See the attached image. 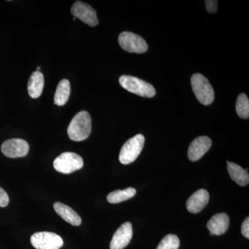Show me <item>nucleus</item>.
Instances as JSON below:
<instances>
[{
    "mask_svg": "<svg viewBox=\"0 0 249 249\" xmlns=\"http://www.w3.org/2000/svg\"><path fill=\"white\" fill-rule=\"evenodd\" d=\"M91 131V116L86 111L78 112L73 118L67 128L69 137L73 142H83L88 139Z\"/></svg>",
    "mask_w": 249,
    "mask_h": 249,
    "instance_id": "nucleus-1",
    "label": "nucleus"
},
{
    "mask_svg": "<svg viewBox=\"0 0 249 249\" xmlns=\"http://www.w3.org/2000/svg\"><path fill=\"white\" fill-rule=\"evenodd\" d=\"M191 85L193 92L199 103L204 106H209L213 102V88L206 77L200 73H195L191 77Z\"/></svg>",
    "mask_w": 249,
    "mask_h": 249,
    "instance_id": "nucleus-2",
    "label": "nucleus"
},
{
    "mask_svg": "<svg viewBox=\"0 0 249 249\" xmlns=\"http://www.w3.org/2000/svg\"><path fill=\"white\" fill-rule=\"evenodd\" d=\"M119 83L124 89L142 97L152 98L156 94V90L151 84L137 77L124 75L119 78Z\"/></svg>",
    "mask_w": 249,
    "mask_h": 249,
    "instance_id": "nucleus-3",
    "label": "nucleus"
},
{
    "mask_svg": "<svg viewBox=\"0 0 249 249\" xmlns=\"http://www.w3.org/2000/svg\"><path fill=\"white\" fill-rule=\"evenodd\" d=\"M145 137L139 134L129 139L121 148L119 160L122 164L127 165L137 160L143 147Z\"/></svg>",
    "mask_w": 249,
    "mask_h": 249,
    "instance_id": "nucleus-4",
    "label": "nucleus"
},
{
    "mask_svg": "<svg viewBox=\"0 0 249 249\" xmlns=\"http://www.w3.org/2000/svg\"><path fill=\"white\" fill-rule=\"evenodd\" d=\"M83 160L74 152H64L53 161V167L56 171L63 174H70L83 168Z\"/></svg>",
    "mask_w": 249,
    "mask_h": 249,
    "instance_id": "nucleus-5",
    "label": "nucleus"
},
{
    "mask_svg": "<svg viewBox=\"0 0 249 249\" xmlns=\"http://www.w3.org/2000/svg\"><path fill=\"white\" fill-rule=\"evenodd\" d=\"M119 43L121 48L129 53H143L148 49V45L142 37L128 31L121 33Z\"/></svg>",
    "mask_w": 249,
    "mask_h": 249,
    "instance_id": "nucleus-6",
    "label": "nucleus"
},
{
    "mask_svg": "<svg viewBox=\"0 0 249 249\" xmlns=\"http://www.w3.org/2000/svg\"><path fill=\"white\" fill-rule=\"evenodd\" d=\"M31 243L36 249H60L64 242L62 237L54 232H38L31 236Z\"/></svg>",
    "mask_w": 249,
    "mask_h": 249,
    "instance_id": "nucleus-7",
    "label": "nucleus"
},
{
    "mask_svg": "<svg viewBox=\"0 0 249 249\" xmlns=\"http://www.w3.org/2000/svg\"><path fill=\"white\" fill-rule=\"evenodd\" d=\"M71 12L75 18H78L90 27H96L98 24L96 11L86 3L76 1L71 6Z\"/></svg>",
    "mask_w": 249,
    "mask_h": 249,
    "instance_id": "nucleus-8",
    "label": "nucleus"
},
{
    "mask_svg": "<svg viewBox=\"0 0 249 249\" xmlns=\"http://www.w3.org/2000/svg\"><path fill=\"white\" fill-rule=\"evenodd\" d=\"M1 150L6 157L9 158H19L27 155L29 145L23 139H11L3 142Z\"/></svg>",
    "mask_w": 249,
    "mask_h": 249,
    "instance_id": "nucleus-9",
    "label": "nucleus"
},
{
    "mask_svg": "<svg viewBox=\"0 0 249 249\" xmlns=\"http://www.w3.org/2000/svg\"><path fill=\"white\" fill-rule=\"evenodd\" d=\"M212 140L206 136L197 137L191 142L188 148V157L191 161L200 160L211 148Z\"/></svg>",
    "mask_w": 249,
    "mask_h": 249,
    "instance_id": "nucleus-10",
    "label": "nucleus"
},
{
    "mask_svg": "<svg viewBox=\"0 0 249 249\" xmlns=\"http://www.w3.org/2000/svg\"><path fill=\"white\" fill-rule=\"evenodd\" d=\"M132 226L130 222L123 224L113 235L110 242V249H124L132 240Z\"/></svg>",
    "mask_w": 249,
    "mask_h": 249,
    "instance_id": "nucleus-11",
    "label": "nucleus"
},
{
    "mask_svg": "<svg viewBox=\"0 0 249 249\" xmlns=\"http://www.w3.org/2000/svg\"><path fill=\"white\" fill-rule=\"evenodd\" d=\"M209 201V194L207 191L205 189L198 190L187 201V209L191 213H198L206 207Z\"/></svg>",
    "mask_w": 249,
    "mask_h": 249,
    "instance_id": "nucleus-12",
    "label": "nucleus"
},
{
    "mask_svg": "<svg viewBox=\"0 0 249 249\" xmlns=\"http://www.w3.org/2000/svg\"><path fill=\"white\" fill-rule=\"evenodd\" d=\"M230 219L227 214L222 213L214 214L207 223L210 235H221L229 229Z\"/></svg>",
    "mask_w": 249,
    "mask_h": 249,
    "instance_id": "nucleus-13",
    "label": "nucleus"
},
{
    "mask_svg": "<svg viewBox=\"0 0 249 249\" xmlns=\"http://www.w3.org/2000/svg\"><path fill=\"white\" fill-rule=\"evenodd\" d=\"M53 209L58 215L73 226H79L82 222L81 218L76 211H73L70 206L60 202H55L53 204Z\"/></svg>",
    "mask_w": 249,
    "mask_h": 249,
    "instance_id": "nucleus-14",
    "label": "nucleus"
},
{
    "mask_svg": "<svg viewBox=\"0 0 249 249\" xmlns=\"http://www.w3.org/2000/svg\"><path fill=\"white\" fill-rule=\"evenodd\" d=\"M45 84L44 76L41 72L35 71L31 74L28 83V93L32 98L40 97Z\"/></svg>",
    "mask_w": 249,
    "mask_h": 249,
    "instance_id": "nucleus-15",
    "label": "nucleus"
},
{
    "mask_svg": "<svg viewBox=\"0 0 249 249\" xmlns=\"http://www.w3.org/2000/svg\"><path fill=\"white\" fill-rule=\"evenodd\" d=\"M227 169L231 178L241 186L249 184V175L248 171L235 163L227 161Z\"/></svg>",
    "mask_w": 249,
    "mask_h": 249,
    "instance_id": "nucleus-16",
    "label": "nucleus"
},
{
    "mask_svg": "<svg viewBox=\"0 0 249 249\" xmlns=\"http://www.w3.org/2000/svg\"><path fill=\"white\" fill-rule=\"evenodd\" d=\"M70 81L67 79L60 80L54 96V103L58 106L66 104L70 97Z\"/></svg>",
    "mask_w": 249,
    "mask_h": 249,
    "instance_id": "nucleus-17",
    "label": "nucleus"
},
{
    "mask_svg": "<svg viewBox=\"0 0 249 249\" xmlns=\"http://www.w3.org/2000/svg\"><path fill=\"white\" fill-rule=\"evenodd\" d=\"M137 193L135 188H127L124 190H117L111 192L107 196V201L111 204H118L133 197Z\"/></svg>",
    "mask_w": 249,
    "mask_h": 249,
    "instance_id": "nucleus-18",
    "label": "nucleus"
},
{
    "mask_svg": "<svg viewBox=\"0 0 249 249\" xmlns=\"http://www.w3.org/2000/svg\"><path fill=\"white\" fill-rule=\"evenodd\" d=\"M236 111L237 115L242 119H249V100L245 93H240L237 97L236 103Z\"/></svg>",
    "mask_w": 249,
    "mask_h": 249,
    "instance_id": "nucleus-19",
    "label": "nucleus"
},
{
    "mask_svg": "<svg viewBox=\"0 0 249 249\" xmlns=\"http://www.w3.org/2000/svg\"><path fill=\"white\" fill-rule=\"evenodd\" d=\"M180 246V241L176 235L169 234L160 241L157 249H178Z\"/></svg>",
    "mask_w": 249,
    "mask_h": 249,
    "instance_id": "nucleus-20",
    "label": "nucleus"
},
{
    "mask_svg": "<svg viewBox=\"0 0 249 249\" xmlns=\"http://www.w3.org/2000/svg\"><path fill=\"white\" fill-rule=\"evenodd\" d=\"M206 11L210 14H214L217 11L218 1L216 0H206Z\"/></svg>",
    "mask_w": 249,
    "mask_h": 249,
    "instance_id": "nucleus-21",
    "label": "nucleus"
},
{
    "mask_svg": "<svg viewBox=\"0 0 249 249\" xmlns=\"http://www.w3.org/2000/svg\"><path fill=\"white\" fill-rule=\"evenodd\" d=\"M9 197L6 192L0 187V207L4 208L9 204Z\"/></svg>",
    "mask_w": 249,
    "mask_h": 249,
    "instance_id": "nucleus-22",
    "label": "nucleus"
},
{
    "mask_svg": "<svg viewBox=\"0 0 249 249\" xmlns=\"http://www.w3.org/2000/svg\"><path fill=\"white\" fill-rule=\"evenodd\" d=\"M242 234L247 239L249 238V218H246L244 222L242 223V229H241Z\"/></svg>",
    "mask_w": 249,
    "mask_h": 249,
    "instance_id": "nucleus-23",
    "label": "nucleus"
},
{
    "mask_svg": "<svg viewBox=\"0 0 249 249\" xmlns=\"http://www.w3.org/2000/svg\"><path fill=\"white\" fill-rule=\"evenodd\" d=\"M40 67H37V70H36V71L40 72Z\"/></svg>",
    "mask_w": 249,
    "mask_h": 249,
    "instance_id": "nucleus-24",
    "label": "nucleus"
}]
</instances>
